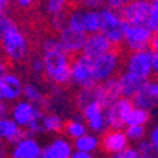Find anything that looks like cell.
<instances>
[{
	"instance_id": "15",
	"label": "cell",
	"mask_w": 158,
	"mask_h": 158,
	"mask_svg": "<svg viewBox=\"0 0 158 158\" xmlns=\"http://www.w3.org/2000/svg\"><path fill=\"white\" fill-rule=\"evenodd\" d=\"M127 145L128 140L123 128H109L103 133V137L100 138V147L109 154H118Z\"/></svg>"
},
{
	"instance_id": "49",
	"label": "cell",
	"mask_w": 158,
	"mask_h": 158,
	"mask_svg": "<svg viewBox=\"0 0 158 158\" xmlns=\"http://www.w3.org/2000/svg\"><path fill=\"white\" fill-rule=\"evenodd\" d=\"M10 2H11V0H10ZM13 2H14V0H13Z\"/></svg>"
},
{
	"instance_id": "45",
	"label": "cell",
	"mask_w": 158,
	"mask_h": 158,
	"mask_svg": "<svg viewBox=\"0 0 158 158\" xmlns=\"http://www.w3.org/2000/svg\"><path fill=\"white\" fill-rule=\"evenodd\" d=\"M134 158H155V155H147V154H137Z\"/></svg>"
},
{
	"instance_id": "38",
	"label": "cell",
	"mask_w": 158,
	"mask_h": 158,
	"mask_svg": "<svg viewBox=\"0 0 158 158\" xmlns=\"http://www.w3.org/2000/svg\"><path fill=\"white\" fill-rule=\"evenodd\" d=\"M31 68L35 73H43L44 71V65H43V59H33L31 62Z\"/></svg>"
},
{
	"instance_id": "31",
	"label": "cell",
	"mask_w": 158,
	"mask_h": 158,
	"mask_svg": "<svg viewBox=\"0 0 158 158\" xmlns=\"http://www.w3.org/2000/svg\"><path fill=\"white\" fill-rule=\"evenodd\" d=\"M145 26L151 30L152 33H157L158 30V2L157 0H151V9L148 13Z\"/></svg>"
},
{
	"instance_id": "8",
	"label": "cell",
	"mask_w": 158,
	"mask_h": 158,
	"mask_svg": "<svg viewBox=\"0 0 158 158\" xmlns=\"http://www.w3.org/2000/svg\"><path fill=\"white\" fill-rule=\"evenodd\" d=\"M151 9V0H128L118 11L128 24H144Z\"/></svg>"
},
{
	"instance_id": "7",
	"label": "cell",
	"mask_w": 158,
	"mask_h": 158,
	"mask_svg": "<svg viewBox=\"0 0 158 158\" xmlns=\"http://www.w3.org/2000/svg\"><path fill=\"white\" fill-rule=\"evenodd\" d=\"M154 34L155 33H152L144 24H128L122 44L130 52L140 51V49H148L150 41Z\"/></svg>"
},
{
	"instance_id": "36",
	"label": "cell",
	"mask_w": 158,
	"mask_h": 158,
	"mask_svg": "<svg viewBox=\"0 0 158 158\" xmlns=\"http://www.w3.org/2000/svg\"><path fill=\"white\" fill-rule=\"evenodd\" d=\"M150 61H151L152 73H157V71H158V52L154 51V49H150Z\"/></svg>"
},
{
	"instance_id": "39",
	"label": "cell",
	"mask_w": 158,
	"mask_h": 158,
	"mask_svg": "<svg viewBox=\"0 0 158 158\" xmlns=\"http://www.w3.org/2000/svg\"><path fill=\"white\" fill-rule=\"evenodd\" d=\"M148 140H150L154 145L158 147V128H157V126L150 130V133H148Z\"/></svg>"
},
{
	"instance_id": "16",
	"label": "cell",
	"mask_w": 158,
	"mask_h": 158,
	"mask_svg": "<svg viewBox=\"0 0 158 158\" xmlns=\"http://www.w3.org/2000/svg\"><path fill=\"white\" fill-rule=\"evenodd\" d=\"M41 154V145L34 135L24 134L23 137L13 143L10 155L11 158H37Z\"/></svg>"
},
{
	"instance_id": "48",
	"label": "cell",
	"mask_w": 158,
	"mask_h": 158,
	"mask_svg": "<svg viewBox=\"0 0 158 158\" xmlns=\"http://www.w3.org/2000/svg\"><path fill=\"white\" fill-rule=\"evenodd\" d=\"M37 158H45V157H44L43 154H40V155H38V157H37Z\"/></svg>"
},
{
	"instance_id": "14",
	"label": "cell",
	"mask_w": 158,
	"mask_h": 158,
	"mask_svg": "<svg viewBox=\"0 0 158 158\" xmlns=\"http://www.w3.org/2000/svg\"><path fill=\"white\" fill-rule=\"evenodd\" d=\"M23 93V81L19 75L4 72L0 76V100L16 102Z\"/></svg>"
},
{
	"instance_id": "40",
	"label": "cell",
	"mask_w": 158,
	"mask_h": 158,
	"mask_svg": "<svg viewBox=\"0 0 158 158\" xmlns=\"http://www.w3.org/2000/svg\"><path fill=\"white\" fill-rule=\"evenodd\" d=\"M14 2H16L17 7H19V9H21V10L30 9V7L33 6V3H34V0H14Z\"/></svg>"
},
{
	"instance_id": "35",
	"label": "cell",
	"mask_w": 158,
	"mask_h": 158,
	"mask_svg": "<svg viewBox=\"0 0 158 158\" xmlns=\"http://www.w3.org/2000/svg\"><path fill=\"white\" fill-rule=\"evenodd\" d=\"M126 2H128V0H102V3L105 7L114 9V10H120Z\"/></svg>"
},
{
	"instance_id": "11",
	"label": "cell",
	"mask_w": 158,
	"mask_h": 158,
	"mask_svg": "<svg viewBox=\"0 0 158 158\" xmlns=\"http://www.w3.org/2000/svg\"><path fill=\"white\" fill-rule=\"evenodd\" d=\"M126 71L133 72L143 78H150L152 73L151 61H150V49L131 51L126 58Z\"/></svg>"
},
{
	"instance_id": "33",
	"label": "cell",
	"mask_w": 158,
	"mask_h": 158,
	"mask_svg": "<svg viewBox=\"0 0 158 158\" xmlns=\"http://www.w3.org/2000/svg\"><path fill=\"white\" fill-rule=\"evenodd\" d=\"M49 24H51V28L55 30L56 33L59 30H62L64 27H66V11L49 16Z\"/></svg>"
},
{
	"instance_id": "37",
	"label": "cell",
	"mask_w": 158,
	"mask_h": 158,
	"mask_svg": "<svg viewBox=\"0 0 158 158\" xmlns=\"http://www.w3.org/2000/svg\"><path fill=\"white\" fill-rule=\"evenodd\" d=\"M69 158H93L92 152H85V151H79V150H72L71 157Z\"/></svg>"
},
{
	"instance_id": "23",
	"label": "cell",
	"mask_w": 158,
	"mask_h": 158,
	"mask_svg": "<svg viewBox=\"0 0 158 158\" xmlns=\"http://www.w3.org/2000/svg\"><path fill=\"white\" fill-rule=\"evenodd\" d=\"M73 150H79V151L85 152H95L100 148V137L96 133H89L86 131L83 135L75 138L73 140Z\"/></svg>"
},
{
	"instance_id": "12",
	"label": "cell",
	"mask_w": 158,
	"mask_h": 158,
	"mask_svg": "<svg viewBox=\"0 0 158 158\" xmlns=\"http://www.w3.org/2000/svg\"><path fill=\"white\" fill-rule=\"evenodd\" d=\"M81 110H82L88 130H90L92 133H96V134H102V133H105L107 130L105 116H103V106L99 102L95 100V102L88 103Z\"/></svg>"
},
{
	"instance_id": "25",
	"label": "cell",
	"mask_w": 158,
	"mask_h": 158,
	"mask_svg": "<svg viewBox=\"0 0 158 158\" xmlns=\"http://www.w3.org/2000/svg\"><path fill=\"white\" fill-rule=\"evenodd\" d=\"M62 130L65 131L68 138L75 140V138L85 134V133L88 131V127H86L85 122H82V120H69L68 123H64Z\"/></svg>"
},
{
	"instance_id": "22",
	"label": "cell",
	"mask_w": 158,
	"mask_h": 158,
	"mask_svg": "<svg viewBox=\"0 0 158 158\" xmlns=\"http://www.w3.org/2000/svg\"><path fill=\"white\" fill-rule=\"evenodd\" d=\"M100 9L85 10L82 9L81 16V31L85 34H92L100 31Z\"/></svg>"
},
{
	"instance_id": "27",
	"label": "cell",
	"mask_w": 158,
	"mask_h": 158,
	"mask_svg": "<svg viewBox=\"0 0 158 158\" xmlns=\"http://www.w3.org/2000/svg\"><path fill=\"white\" fill-rule=\"evenodd\" d=\"M64 128V120L58 114H44L43 133H61Z\"/></svg>"
},
{
	"instance_id": "2",
	"label": "cell",
	"mask_w": 158,
	"mask_h": 158,
	"mask_svg": "<svg viewBox=\"0 0 158 158\" xmlns=\"http://www.w3.org/2000/svg\"><path fill=\"white\" fill-rule=\"evenodd\" d=\"M0 49L13 62H21L30 52V43L24 31L16 24H10L6 30L0 33Z\"/></svg>"
},
{
	"instance_id": "9",
	"label": "cell",
	"mask_w": 158,
	"mask_h": 158,
	"mask_svg": "<svg viewBox=\"0 0 158 158\" xmlns=\"http://www.w3.org/2000/svg\"><path fill=\"white\" fill-rule=\"evenodd\" d=\"M134 107H140L151 112L157 107L158 102V83L148 78L144 85L138 89V92L131 98Z\"/></svg>"
},
{
	"instance_id": "3",
	"label": "cell",
	"mask_w": 158,
	"mask_h": 158,
	"mask_svg": "<svg viewBox=\"0 0 158 158\" xmlns=\"http://www.w3.org/2000/svg\"><path fill=\"white\" fill-rule=\"evenodd\" d=\"M100 31L113 45H120L124 38L128 23H126L120 11L109 7H100Z\"/></svg>"
},
{
	"instance_id": "47",
	"label": "cell",
	"mask_w": 158,
	"mask_h": 158,
	"mask_svg": "<svg viewBox=\"0 0 158 158\" xmlns=\"http://www.w3.org/2000/svg\"><path fill=\"white\" fill-rule=\"evenodd\" d=\"M0 158H4V151H3V148H2V145H0Z\"/></svg>"
},
{
	"instance_id": "20",
	"label": "cell",
	"mask_w": 158,
	"mask_h": 158,
	"mask_svg": "<svg viewBox=\"0 0 158 158\" xmlns=\"http://www.w3.org/2000/svg\"><path fill=\"white\" fill-rule=\"evenodd\" d=\"M96 90H98V102L103 107L109 106L117 98H120V90H118L116 76L106 79V81H103L100 83H96Z\"/></svg>"
},
{
	"instance_id": "6",
	"label": "cell",
	"mask_w": 158,
	"mask_h": 158,
	"mask_svg": "<svg viewBox=\"0 0 158 158\" xmlns=\"http://www.w3.org/2000/svg\"><path fill=\"white\" fill-rule=\"evenodd\" d=\"M118 68H120V54L113 48L103 55L93 58V76L96 83L116 76Z\"/></svg>"
},
{
	"instance_id": "10",
	"label": "cell",
	"mask_w": 158,
	"mask_h": 158,
	"mask_svg": "<svg viewBox=\"0 0 158 158\" xmlns=\"http://www.w3.org/2000/svg\"><path fill=\"white\" fill-rule=\"evenodd\" d=\"M86 34L82 31H78V30H73L71 27H64L62 30L58 31V40L61 48L65 51L68 55H76V54H81L82 51L83 43H85Z\"/></svg>"
},
{
	"instance_id": "28",
	"label": "cell",
	"mask_w": 158,
	"mask_h": 158,
	"mask_svg": "<svg viewBox=\"0 0 158 158\" xmlns=\"http://www.w3.org/2000/svg\"><path fill=\"white\" fill-rule=\"evenodd\" d=\"M151 118V112L144 110L140 107H133L127 117V123L126 124H138V126H145Z\"/></svg>"
},
{
	"instance_id": "29",
	"label": "cell",
	"mask_w": 158,
	"mask_h": 158,
	"mask_svg": "<svg viewBox=\"0 0 158 158\" xmlns=\"http://www.w3.org/2000/svg\"><path fill=\"white\" fill-rule=\"evenodd\" d=\"M72 0H44V11L48 16L66 11Z\"/></svg>"
},
{
	"instance_id": "46",
	"label": "cell",
	"mask_w": 158,
	"mask_h": 158,
	"mask_svg": "<svg viewBox=\"0 0 158 158\" xmlns=\"http://www.w3.org/2000/svg\"><path fill=\"white\" fill-rule=\"evenodd\" d=\"M110 158H124V157L118 152V154H112V157H110Z\"/></svg>"
},
{
	"instance_id": "21",
	"label": "cell",
	"mask_w": 158,
	"mask_h": 158,
	"mask_svg": "<svg viewBox=\"0 0 158 158\" xmlns=\"http://www.w3.org/2000/svg\"><path fill=\"white\" fill-rule=\"evenodd\" d=\"M24 134H26L24 128L20 127L11 117L4 116L0 118V143L4 141L9 144H13Z\"/></svg>"
},
{
	"instance_id": "13",
	"label": "cell",
	"mask_w": 158,
	"mask_h": 158,
	"mask_svg": "<svg viewBox=\"0 0 158 158\" xmlns=\"http://www.w3.org/2000/svg\"><path fill=\"white\" fill-rule=\"evenodd\" d=\"M112 48H113V44L109 41L107 37L102 31H98V33L86 34V38H85V43H83L81 54L93 59L103 55V54L110 51Z\"/></svg>"
},
{
	"instance_id": "18",
	"label": "cell",
	"mask_w": 158,
	"mask_h": 158,
	"mask_svg": "<svg viewBox=\"0 0 158 158\" xmlns=\"http://www.w3.org/2000/svg\"><path fill=\"white\" fill-rule=\"evenodd\" d=\"M116 79H117L120 96L128 98V99H131L138 92V89L141 88L144 85V82L147 81V78L138 76L133 72H128V71H124L123 73H120Z\"/></svg>"
},
{
	"instance_id": "5",
	"label": "cell",
	"mask_w": 158,
	"mask_h": 158,
	"mask_svg": "<svg viewBox=\"0 0 158 158\" xmlns=\"http://www.w3.org/2000/svg\"><path fill=\"white\" fill-rule=\"evenodd\" d=\"M133 102L128 98H117L113 103L103 107V116L107 128H123L127 123V117L133 110Z\"/></svg>"
},
{
	"instance_id": "4",
	"label": "cell",
	"mask_w": 158,
	"mask_h": 158,
	"mask_svg": "<svg viewBox=\"0 0 158 158\" xmlns=\"http://www.w3.org/2000/svg\"><path fill=\"white\" fill-rule=\"evenodd\" d=\"M69 82H72L78 88H89L96 85L93 76V59L83 54H76L75 58L71 59Z\"/></svg>"
},
{
	"instance_id": "17",
	"label": "cell",
	"mask_w": 158,
	"mask_h": 158,
	"mask_svg": "<svg viewBox=\"0 0 158 158\" xmlns=\"http://www.w3.org/2000/svg\"><path fill=\"white\" fill-rule=\"evenodd\" d=\"M43 109L34 106L33 103L27 102L26 99L24 100H19L17 99L16 103L13 105L11 110H10V117L13 118L14 122L20 126L21 128H26V126Z\"/></svg>"
},
{
	"instance_id": "30",
	"label": "cell",
	"mask_w": 158,
	"mask_h": 158,
	"mask_svg": "<svg viewBox=\"0 0 158 158\" xmlns=\"http://www.w3.org/2000/svg\"><path fill=\"white\" fill-rule=\"evenodd\" d=\"M126 126H127V127H126V130H124V134H126V137H127L128 143L130 141L137 143L147 135V128H145V126H138V124H126Z\"/></svg>"
},
{
	"instance_id": "24",
	"label": "cell",
	"mask_w": 158,
	"mask_h": 158,
	"mask_svg": "<svg viewBox=\"0 0 158 158\" xmlns=\"http://www.w3.org/2000/svg\"><path fill=\"white\" fill-rule=\"evenodd\" d=\"M21 96H24L27 102L33 103L34 106L40 109H45L47 105H48V99L45 98L43 92H41V89L37 88L35 85L33 83H27V85H23V93Z\"/></svg>"
},
{
	"instance_id": "19",
	"label": "cell",
	"mask_w": 158,
	"mask_h": 158,
	"mask_svg": "<svg viewBox=\"0 0 158 158\" xmlns=\"http://www.w3.org/2000/svg\"><path fill=\"white\" fill-rule=\"evenodd\" d=\"M73 147L65 137H56L45 147H41V154L45 158H69Z\"/></svg>"
},
{
	"instance_id": "34",
	"label": "cell",
	"mask_w": 158,
	"mask_h": 158,
	"mask_svg": "<svg viewBox=\"0 0 158 158\" xmlns=\"http://www.w3.org/2000/svg\"><path fill=\"white\" fill-rule=\"evenodd\" d=\"M75 3L78 7L85 10H95L103 7L102 0H75Z\"/></svg>"
},
{
	"instance_id": "44",
	"label": "cell",
	"mask_w": 158,
	"mask_h": 158,
	"mask_svg": "<svg viewBox=\"0 0 158 158\" xmlns=\"http://www.w3.org/2000/svg\"><path fill=\"white\" fill-rule=\"evenodd\" d=\"M6 72V65H4V61L0 58V76Z\"/></svg>"
},
{
	"instance_id": "32",
	"label": "cell",
	"mask_w": 158,
	"mask_h": 158,
	"mask_svg": "<svg viewBox=\"0 0 158 158\" xmlns=\"http://www.w3.org/2000/svg\"><path fill=\"white\" fill-rule=\"evenodd\" d=\"M135 150L138 151V154H147V155H157L158 147L152 144L148 138H141L140 141H137V147Z\"/></svg>"
},
{
	"instance_id": "42",
	"label": "cell",
	"mask_w": 158,
	"mask_h": 158,
	"mask_svg": "<svg viewBox=\"0 0 158 158\" xmlns=\"http://www.w3.org/2000/svg\"><path fill=\"white\" fill-rule=\"evenodd\" d=\"M7 112H9V109H7V105L4 100H0V118L7 116Z\"/></svg>"
},
{
	"instance_id": "1",
	"label": "cell",
	"mask_w": 158,
	"mask_h": 158,
	"mask_svg": "<svg viewBox=\"0 0 158 158\" xmlns=\"http://www.w3.org/2000/svg\"><path fill=\"white\" fill-rule=\"evenodd\" d=\"M43 65L45 76L56 85L69 83V68L71 55L64 51L59 45L56 37H47L43 41Z\"/></svg>"
},
{
	"instance_id": "41",
	"label": "cell",
	"mask_w": 158,
	"mask_h": 158,
	"mask_svg": "<svg viewBox=\"0 0 158 158\" xmlns=\"http://www.w3.org/2000/svg\"><path fill=\"white\" fill-rule=\"evenodd\" d=\"M150 49H154V51H158V37H157V33L152 35L151 41H150Z\"/></svg>"
},
{
	"instance_id": "43",
	"label": "cell",
	"mask_w": 158,
	"mask_h": 158,
	"mask_svg": "<svg viewBox=\"0 0 158 158\" xmlns=\"http://www.w3.org/2000/svg\"><path fill=\"white\" fill-rule=\"evenodd\" d=\"M10 0H0V11H7Z\"/></svg>"
},
{
	"instance_id": "26",
	"label": "cell",
	"mask_w": 158,
	"mask_h": 158,
	"mask_svg": "<svg viewBox=\"0 0 158 158\" xmlns=\"http://www.w3.org/2000/svg\"><path fill=\"white\" fill-rule=\"evenodd\" d=\"M98 102V90H96V85L89 86V88H81V90L78 92L75 98L76 106L79 109H82L83 106H86L90 102Z\"/></svg>"
}]
</instances>
